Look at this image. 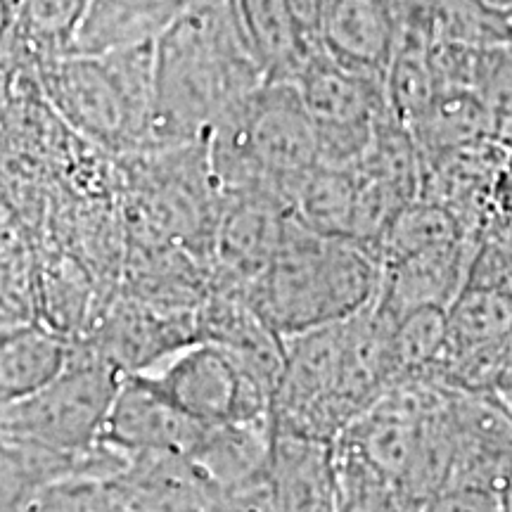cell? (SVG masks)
<instances>
[{
	"instance_id": "7402d4cb",
	"label": "cell",
	"mask_w": 512,
	"mask_h": 512,
	"mask_svg": "<svg viewBox=\"0 0 512 512\" xmlns=\"http://www.w3.org/2000/svg\"><path fill=\"white\" fill-rule=\"evenodd\" d=\"M479 3L489 5V8L501 10V12H512V0H479Z\"/></svg>"
},
{
	"instance_id": "cb8c5ba5",
	"label": "cell",
	"mask_w": 512,
	"mask_h": 512,
	"mask_svg": "<svg viewBox=\"0 0 512 512\" xmlns=\"http://www.w3.org/2000/svg\"><path fill=\"white\" fill-rule=\"evenodd\" d=\"M0 320H10V318H5V316H3V311H0Z\"/></svg>"
},
{
	"instance_id": "e0dca14e",
	"label": "cell",
	"mask_w": 512,
	"mask_h": 512,
	"mask_svg": "<svg viewBox=\"0 0 512 512\" xmlns=\"http://www.w3.org/2000/svg\"><path fill=\"white\" fill-rule=\"evenodd\" d=\"M512 339V287L463 285L446 309L444 354L496 347Z\"/></svg>"
},
{
	"instance_id": "603a6c76",
	"label": "cell",
	"mask_w": 512,
	"mask_h": 512,
	"mask_svg": "<svg viewBox=\"0 0 512 512\" xmlns=\"http://www.w3.org/2000/svg\"><path fill=\"white\" fill-rule=\"evenodd\" d=\"M394 3H396V5H401V3H408V0H394Z\"/></svg>"
},
{
	"instance_id": "6da1fadb",
	"label": "cell",
	"mask_w": 512,
	"mask_h": 512,
	"mask_svg": "<svg viewBox=\"0 0 512 512\" xmlns=\"http://www.w3.org/2000/svg\"><path fill=\"white\" fill-rule=\"evenodd\" d=\"M264 81L233 0H192L155 41V98L140 152L204 143Z\"/></svg>"
},
{
	"instance_id": "5b68a950",
	"label": "cell",
	"mask_w": 512,
	"mask_h": 512,
	"mask_svg": "<svg viewBox=\"0 0 512 512\" xmlns=\"http://www.w3.org/2000/svg\"><path fill=\"white\" fill-rule=\"evenodd\" d=\"M361 413L349 389L344 320L285 337L268 411L271 432L332 444Z\"/></svg>"
},
{
	"instance_id": "3957f363",
	"label": "cell",
	"mask_w": 512,
	"mask_h": 512,
	"mask_svg": "<svg viewBox=\"0 0 512 512\" xmlns=\"http://www.w3.org/2000/svg\"><path fill=\"white\" fill-rule=\"evenodd\" d=\"M211 174L223 192L271 190L292 204L320 164L318 131L292 81H264L209 133Z\"/></svg>"
},
{
	"instance_id": "8fae6325",
	"label": "cell",
	"mask_w": 512,
	"mask_h": 512,
	"mask_svg": "<svg viewBox=\"0 0 512 512\" xmlns=\"http://www.w3.org/2000/svg\"><path fill=\"white\" fill-rule=\"evenodd\" d=\"M399 34L394 0H323L318 46L349 72L384 83Z\"/></svg>"
},
{
	"instance_id": "d6986e66",
	"label": "cell",
	"mask_w": 512,
	"mask_h": 512,
	"mask_svg": "<svg viewBox=\"0 0 512 512\" xmlns=\"http://www.w3.org/2000/svg\"><path fill=\"white\" fill-rule=\"evenodd\" d=\"M88 0H3L0 19H12L17 38L38 57L67 55Z\"/></svg>"
},
{
	"instance_id": "7c38bea8",
	"label": "cell",
	"mask_w": 512,
	"mask_h": 512,
	"mask_svg": "<svg viewBox=\"0 0 512 512\" xmlns=\"http://www.w3.org/2000/svg\"><path fill=\"white\" fill-rule=\"evenodd\" d=\"M477 238L422 249L382 264V283L375 304L394 320L422 306L448 309L463 290Z\"/></svg>"
},
{
	"instance_id": "9a60e30c",
	"label": "cell",
	"mask_w": 512,
	"mask_h": 512,
	"mask_svg": "<svg viewBox=\"0 0 512 512\" xmlns=\"http://www.w3.org/2000/svg\"><path fill=\"white\" fill-rule=\"evenodd\" d=\"M408 128L420 150L422 171L453 152L494 140L489 102L472 88H441Z\"/></svg>"
},
{
	"instance_id": "d4e9b609",
	"label": "cell",
	"mask_w": 512,
	"mask_h": 512,
	"mask_svg": "<svg viewBox=\"0 0 512 512\" xmlns=\"http://www.w3.org/2000/svg\"><path fill=\"white\" fill-rule=\"evenodd\" d=\"M0 3H3V0H0Z\"/></svg>"
},
{
	"instance_id": "9c48e42d",
	"label": "cell",
	"mask_w": 512,
	"mask_h": 512,
	"mask_svg": "<svg viewBox=\"0 0 512 512\" xmlns=\"http://www.w3.org/2000/svg\"><path fill=\"white\" fill-rule=\"evenodd\" d=\"M292 221V204L271 190L223 192L209 259L211 287L245 294L271 264Z\"/></svg>"
},
{
	"instance_id": "7a4b0ae2",
	"label": "cell",
	"mask_w": 512,
	"mask_h": 512,
	"mask_svg": "<svg viewBox=\"0 0 512 512\" xmlns=\"http://www.w3.org/2000/svg\"><path fill=\"white\" fill-rule=\"evenodd\" d=\"M380 254L368 242L325 238L294 216L283 245L242 297L280 337L342 323L375 302Z\"/></svg>"
},
{
	"instance_id": "ba28073f",
	"label": "cell",
	"mask_w": 512,
	"mask_h": 512,
	"mask_svg": "<svg viewBox=\"0 0 512 512\" xmlns=\"http://www.w3.org/2000/svg\"><path fill=\"white\" fill-rule=\"evenodd\" d=\"M197 311H171L119 294L93 311L74 351L93 358L119 375L145 373L166 356L197 339Z\"/></svg>"
},
{
	"instance_id": "44dd1931",
	"label": "cell",
	"mask_w": 512,
	"mask_h": 512,
	"mask_svg": "<svg viewBox=\"0 0 512 512\" xmlns=\"http://www.w3.org/2000/svg\"><path fill=\"white\" fill-rule=\"evenodd\" d=\"M498 503H501V512H512V458L505 465L503 479L498 484Z\"/></svg>"
},
{
	"instance_id": "8992f818",
	"label": "cell",
	"mask_w": 512,
	"mask_h": 512,
	"mask_svg": "<svg viewBox=\"0 0 512 512\" xmlns=\"http://www.w3.org/2000/svg\"><path fill=\"white\" fill-rule=\"evenodd\" d=\"M138 375L202 425L261 422L271 411L273 389L238 356L204 339L185 344Z\"/></svg>"
},
{
	"instance_id": "5bb4252c",
	"label": "cell",
	"mask_w": 512,
	"mask_h": 512,
	"mask_svg": "<svg viewBox=\"0 0 512 512\" xmlns=\"http://www.w3.org/2000/svg\"><path fill=\"white\" fill-rule=\"evenodd\" d=\"M192 0H88L67 55H105L157 41Z\"/></svg>"
},
{
	"instance_id": "4fadbf2b",
	"label": "cell",
	"mask_w": 512,
	"mask_h": 512,
	"mask_svg": "<svg viewBox=\"0 0 512 512\" xmlns=\"http://www.w3.org/2000/svg\"><path fill=\"white\" fill-rule=\"evenodd\" d=\"M72 339L38 320H0V406L38 392L67 368Z\"/></svg>"
},
{
	"instance_id": "2e32d148",
	"label": "cell",
	"mask_w": 512,
	"mask_h": 512,
	"mask_svg": "<svg viewBox=\"0 0 512 512\" xmlns=\"http://www.w3.org/2000/svg\"><path fill=\"white\" fill-rule=\"evenodd\" d=\"M240 29L266 81H297L316 46L294 22L287 0H233Z\"/></svg>"
},
{
	"instance_id": "52a82bcc",
	"label": "cell",
	"mask_w": 512,
	"mask_h": 512,
	"mask_svg": "<svg viewBox=\"0 0 512 512\" xmlns=\"http://www.w3.org/2000/svg\"><path fill=\"white\" fill-rule=\"evenodd\" d=\"M294 86L316 124L320 164L354 169L373 140L377 119L389 110L384 83L339 67L318 48Z\"/></svg>"
},
{
	"instance_id": "ac0fdd59",
	"label": "cell",
	"mask_w": 512,
	"mask_h": 512,
	"mask_svg": "<svg viewBox=\"0 0 512 512\" xmlns=\"http://www.w3.org/2000/svg\"><path fill=\"white\" fill-rule=\"evenodd\" d=\"M356 209V166L318 164L292 195L297 221L325 238H351Z\"/></svg>"
},
{
	"instance_id": "30bf717a",
	"label": "cell",
	"mask_w": 512,
	"mask_h": 512,
	"mask_svg": "<svg viewBox=\"0 0 512 512\" xmlns=\"http://www.w3.org/2000/svg\"><path fill=\"white\" fill-rule=\"evenodd\" d=\"M211 425L188 418L147 384L143 375L121 377L98 444L124 456L190 458L207 437Z\"/></svg>"
},
{
	"instance_id": "ffe728a7",
	"label": "cell",
	"mask_w": 512,
	"mask_h": 512,
	"mask_svg": "<svg viewBox=\"0 0 512 512\" xmlns=\"http://www.w3.org/2000/svg\"><path fill=\"white\" fill-rule=\"evenodd\" d=\"M394 384L430 380L446 347V309L422 306L394 320Z\"/></svg>"
},
{
	"instance_id": "277c9868",
	"label": "cell",
	"mask_w": 512,
	"mask_h": 512,
	"mask_svg": "<svg viewBox=\"0 0 512 512\" xmlns=\"http://www.w3.org/2000/svg\"><path fill=\"white\" fill-rule=\"evenodd\" d=\"M38 81L55 112L112 152L145 147L155 98V41L105 55L38 57Z\"/></svg>"
}]
</instances>
